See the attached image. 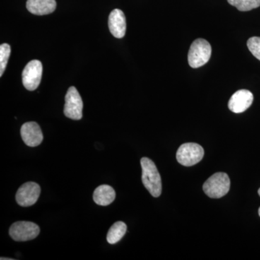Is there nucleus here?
<instances>
[{"label":"nucleus","mask_w":260,"mask_h":260,"mask_svg":"<svg viewBox=\"0 0 260 260\" xmlns=\"http://www.w3.org/2000/svg\"><path fill=\"white\" fill-rule=\"evenodd\" d=\"M143 172L142 181L147 190L154 198H158L162 192L161 178L153 160L144 157L140 160Z\"/></svg>","instance_id":"f257e3e1"},{"label":"nucleus","mask_w":260,"mask_h":260,"mask_svg":"<svg viewBox=\"0 0 260 260\" xmlns=\"http://www.w3.org/2000/svg\"><path fill=\"white\" fill-rule=\"evenodd\" d=\"M231 181L225 173L218 172L211 176L203 184V190L210 198H223L230 190Z\"/></svg>","instance_id":"f03ea898"},{"label":"nucleus","mask_w":260,"mask_h":260,"mask_svg":"<svg viewBox=\"0 0 260 260\" xmlns=\"http://www.w3.org/2000/svg\"><path fill=\"white\" fill-rule=\"evenodd\" d=\"M211 54L209 42L203 39H197L191 44L188 53V62L191 68H200L209 61Z\"/></svg>","instance_id":"7ed1b4c3"},{"label":"nucleus","mask_w":260,"mask_h":260,"mask_svg":"<svg viewBox=\"0 0 260 260\" xmlns=\"http://www.w3.org/2000/svg\"><path fill=\"white\" fill-rule=\"evenodd\" d=\"M204 156V150L199 144L184 143L178 149L177 161L184 167H192L201 161Z\"/></svg>","instance_id":"20e7f679"},{"label":"nucleus","mask_w":260,"mask_h":260,"mask_svg":"<svg viewBox=\"0 0 260 260\" xmlns=\"http://www.w3.org/2000/svg\"><path fill=\"white\" fill-rule=\"evenodd\" d=\"M40 233L37 224L29 221L15 222L10 228V237L15 242H27L36 239Z\"/></svg>","instance_id":"39448f33"},{"label":"nucleus","mask_w":260,"mask_h":260,"mask_svg":"<svg viewBox=\"0 0 260 260\" xmlns=\"http://www.w3.org/2000/svg\"><path fill=\"white\" fill-rule=\"evenodd\" d=\"M83 100L78 90L70 87L65 95L64 115L73 120H80L83 117Z\"/></svg>","instance_id":"423d86ee"},{"label":"nucleus","mask_w":260,"mask_h":260,"mask_svg":"<svg viewBox=\"0 0 260 260\" xmlns=\"http://www.w3.org/2000/svg\"><path fill=\"white\" fill-rule=\"evenodd\" d=\"M43 67L39 60H32L25 66L22 74L24 87L27 90H35L40 85L42 80Z\"/></svg>","instance_id":"0eeeda50"},{"label":"nucleus","mask_w":260,"mask_h":260,"mask_svg":"<svg viewBox=\"0 0 260 260\" xmlns=\"http://www.w3.org/2000/svg\"><path fill=\"white\" fill-rule=\"evenodd\" d=\"M41 194V187L37 183H25L16 193V201L22 207H30L37 203Z\"/></svg>","instance_id":"6e6552de"},{"label":"nucleus","mask_w":260,"mask_h":260,"mask_svg":"<svg viewBox=\"0 0 260 260\" xmlns=\"http://www.w3.org/2000/svg\"><path fill=\"white\" fill-rule=\"evenodd\" d=\"M20 135L25 144L32 148L40 145L44 140L40 126L34 121L23 124L20 129Z\"/></svg>","instance_id":"1a4fd4ad"},{"label":"nucleus","mask_w":260,"mask_h":260,"mask_svg":"<svg viewBox=\"0 0 260 260\" xmlns=\"http://www.w3.org/2000/svg\"><path fill=\"white\" fill-rule=\"evenodd\" d=\"M254 100V95L249 90L242 89L233 94L229 102V109L232 112L239 114L245 112L250 107Z\"/></svg>","instance_id":"9d476101"},{"label":"nucleus","mask_w":260,"mask_h":260,"mask_svg":"<svg viewBox=\"0 0 260 260\" xmlns=\"http://www.w3.org/2000/svg\"><path fill=\"white\" fill-rule=\"evenodd\" d=\"M109 28L114 37L121 39L126 34L125 15L121 10H113L109 17Z\"/></svg>","instance_id":"9b49d317"},{"label":"nucleus","mask_w":260,"mask_h":260,"mask_svg":"<svg viewBox=\"0 0 260 260\" xmlns=\"http://www.w3.org/2000/svg\"><path fill=\"white\" fill-rule=\"evenodd\" d=\"M55 0H28L26 8L32 14L49 15L56 10Z\"/></svg>","instance_id":"f8f14e48"},{"label":"nucleus","mask_w":260,"mask_h":260,"mask_svg":"<svg viewBox=\"0 0 260 260\" xmlns=\"http://www.w3.org/2000/svg\"><path fill=\"white\" fill-rule=\"evenodd\" d=\"M116 198V192L112 186L103 184L98 186L93 192V200L97 205L107 206L112 204Z\"/></svg>","instance_id":"ddd939ff"},{"label":"nucleus","mask_w":260,"mask_h":260,"mask_svg":"<svg viewBox=\"0 0 260 260\" xmlns=\"http://www.w3.org/2000/svg\"><path fill=\"white\" fill-rule=\"evenodd\" d=\"M126 225L124 222H116L108 232L107 242L111 244H114L119 242L124 237L126 232Z\"/></svg>","instance_id":"4468645a"},{"label":"nucleus","mask_w":260,"mask_h":260,"mask_svg":"<svg viewBox=\"0 0 260 260\" xmlns=\"http://www.w3.org/2000/svg\"><path fill=\"white\" fill-rule=\"evenodd\" d=\"M228 3L239 11H249L260 6V0H228Z\"/></svg>","instance_id":"2eb2a0df"},{"label":"nucleus","mask_w":260,"mask_h":260,"mask_svg":"<svg viewBox=\"0 0 260 260\" xmlns=\"http://www.w3.org/2000/svg\"><path fill=\"white\" fill-rule=\"evenodd\" d=\"M10 52H11V49L9 44H3L0 46V77L3 76L6 69Z\"/></svg>","instance_id":"dca6fc26"},{"label":"nucleus","mask_w":260,"mask_h":260,"mask_svg":"<svg viewBox=\"0 0 260 260\" xmlns=\"http://www.w3.org/2000/svg\"><path fill=\"white\" fill-rule=\"evenodd\" d=\"M247 47L256 59L260 61V37H251L248 40Z\"/></svg>","instance_id":"f3484780"},{"label":"nucleus","mask_w":260,"mask_h":260,"mask_svg":"<svg viewBox=\"0 0 260 260\" xmlns=\"http://www.w3.org/2000/svg\"><path fill=\"white\" fill-rule=\"evenodd\" d=\"M5 259L11 260V259H11V258L1 257V260H5Z\"/></svg>","instance_id":"a211bd4d"},{"label":"nucleus","mask_w":260,"mask_h":260,"mask_svg":"<svg viewBox=\"0 0 260 260\" xmlns=\"http://www.w3.org/2000/svg\"><path fill=\"white\" fill-rule=\"evenodd\" d=\"M258 194H259V195L260 196V188L259 189V190H258Z\"/></svg>","instance_id":"6ab92c4d"},{"label":"nucleus","mask_w":260,"mask_h":260,"mask_svg":"<svg viewBox=\"0 0 260 260\" xmlns=\"http://www.w3.org/2000/svg\"><path fill=\"white\" fill-rule=\"evenodd\" d=\"M259 215L260 216V208H259Z\"/></svg>","instance_id":"aec40b11"}]
</instances>
